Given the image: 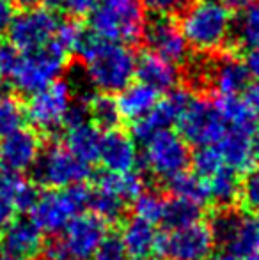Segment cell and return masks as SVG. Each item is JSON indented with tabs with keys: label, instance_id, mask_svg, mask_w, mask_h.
Segmentation results:
<instances>
[{
	"label": "cell",
	"instance_id": "obj_25",
	"mask_svg": "<svg viewBox=\"0 0 259 260\" xmlns=\"http://www.w3.org/2000/svg\"><path fill=\"white\" fill-rule=\"evenodd\" d=\"M94 188L103 189L107 193H112L123 202L135 200L142 191H144V181L138 174H112V172H103L96 177Z\"/></svg>",
	"mask_w": 259,
	"mask_h": 260
},
{
	"label": "cell",
	"instance_id": "obj_3",
	"mask_svg": "<svg viewBox=\"0 0 259 260\" xmlns=\"http://www.w3.org/2000/svg\"><path fill=\"white\" fill-rule=\"evenodd\" d=\"M94 36L112 43L130 45L146 30V9L142 0H100L89 13Z\"/></svg>",
	"mask_w": 259,
	"mask_h": 260
},
{
	"label": "cell",
	"instance_id": "obj_42",
	"mask_svg": "<svg viewBox=\"0 0 259 260\" xmlns=\"http://www.w3.org/2000/svg\"><path fill=\"white\" fill-rule=\"evenodd\" d=\"M245 101H247V105L254 110V113L259 115V82L250 83V87L245 92Z\"/></svg>",
	"mask_w": 259,
	"mask_h": 260
},
{
	"label": "cell",
	"instance_id": "obj_41",
	"mask_svg": "<svg viewBox=\"0 0 259 260\" xmlns=\"http://www.w3.org/2000/svg\"><path fill=\"white\" fill-rule=\"evenodd\" d=\"M14 14L16 13L11 6V0H0V32H7Z\"/></svg>",
	"mask_w": 259,
	"mask_h": 260
},
{
	"label": "cell",
	"instance_id": "obj_13",
	"mask_svg": "<svg viewBox=\"0 0 259 260\" xmlns=\"http://www.w3.org/2000/svg\"><path fill=\"white\" fill-rule=\"evenodd\" d=\"M107 223L94 214H80L57 236L66 260H93L107 241Z\"/></svg>",
	"mask_w": 259,
	"mask_h": 260
},
{
	"label": "cell",
	"instance_id": "obj_31",
	"mask_svg": "<svg viewBox=\"0 0 259 260\" xmlns=\"http://www.w3.org/2000/svg\"><path fill=\"white\" fill-rule=\"evenodd\" d=\"M199 218H200L199 206L188 202V200L176 199L174 197L172 200H167L165 214H163L162 223L169 230H174V229H181V226H188L192 223H197Z\"/></svg>",
	"mask_w": 259,
	"mask_h": 260
},
{
	"label": "cell",
	"instance_id": "obj_47",
	"mask_svg": "<svg viewBox=\"0 0 259 260\" xmlns=\"http://www.w3.org/2000/svg\"><path fill=\"white\" fill-rule=\"evenodd\" d=\"M25 2H28V4H36V2H39V0H25Z\"/></svg>",
	"mask_w": 259,
	"mask_h": 260
},
{
	"label": "cell",
	"instance_id": "obj_34",
	"mask_svg": "<svg viewBox=\"0 0 259 260\" xmlns=\"http://www.w3.org/2000/svg\"><path fill=\"white\" fill-rule=\"evenodd\" d=\"M126 202H123L121 199H118L112 193H107L103 189H91V200L89 207L93 209V214L98 216L100 219H103L105 223L118 221L125 212Z\"/></svg>",
	"mask_w": 259,
	"mask_h": 260
},
{
	"label": "cell",
	"instance_id": "obj_20",
	"mask_svg": "<svg viewBox=\"0 0 259 260\" xmlns=\"http://www.w3.org/2000/svg\"><path fill=\"white\" fill-rule=\"evenodd\" d=\"M135 76L140 83L148 85L156 92H172L180 80L178 68L163 58L156 57L155 53L148 52L140 58H137V71Z\"/></svg>",
	"mask_w": 259,
	"mask_h": 260
},
{
	"label": "cell",
	"instance_id": "obj_18",
	"mask_svg": "<svg viewBox=\"0 0 259 260\" xmlns=\"http://www.w3.org/2000/svg\"><path fill=\"white\" fill-rule=\"evenodd\" d=\"M41 154V140L31 129H18L0 142V165L14 174L34 168Z\"/></svg>",
	"mask_w": 259,
	"mask_h": 260
},
{
	"label": "cell",
	"instance_id": "obj_32",
	"mask_svg": "<svg viewBox=\"0 0 259 260\" xmlns=\"http://www.w3.org/2000/svg\"><path fill=\"white\" fill-rule=\"evenodd\" d=\"M236 39L247 50L259 46V0L243 9L235 23Z\"/></svg>",
	"mask_w": 259,
	"mask_h": 260
},
{
	"label": "cell",
	"instance_id": "obj_19",
	"mask_svg": "<svg viewBox=\"0 0 259 260\" xmlns=\"http://www.w3.org/2000/svg\"><path fill=\"white\" fill-rule=\"evenodd\" d=\"M138 151L135 145V138L126 135L121 129H110L101 138L100 161L107 172L112 174H131L137 167Z\"/></svg>",
	"mask_w": 259,
	"mask_h": 260
},
{
	"label": "cell",
	"instance_id": "obj_48",
	"mask_svg": "<svg viewBox=\"0 0 259 260\" xmlns=\"http://www.w3.org/2000/svg\"><path fill=\"white\" fill-rule=\"evenodd\" d=\"M0 260H11V258H7V257H0Z\"/></svg>",
	"mask_w": 259,
	"mask_h": 260
},
{
	"label": "cell",
	"instance_id": "obj_2",
	"mask_svg": "<svg viewBox=\"0 0 259 260\" xmlns=\"http://www.w3.org/2000/svg\"><path fill=\"white\" fill-rule=\"evenodd\" d=\"M180 28L188 46L200 53L220 52L235 30L231 9L220 0H195L185 9Z\"/></svg>",
	"mask_w": 259,
	"mask_h": 260
},
{
	"label": "cell",
	"instance_id": "obj_11",
	"mask_svg": "<svg viewBox=\"0 0 259 260\" xmlns=\"http://www.w3.org/2000/svg\"><path fill=\"white\" fill-rule=\"evenodd\" d=\"M73 106V90L68 82H55L46 89L28 96L25 119L39 131L52 133L66 124Z\"/></svg>",
	"mask_w": 259,
	"mask_h": 260
},
{
	"label": "cell",
	"instance_id": "obj_24",
	"mask_svg": "<svg viewBox=\"0 0 259 260\" xmlns=\"http://www.w3.org/2000/svg\"><path fill=\"white\" fill-rule=\"evenodd\" d=\"M158 101V92L140 82H131L116 98V105H118L121 119L131 120L133 124L149 115Z\"/></svg>",
	"mask_w": 259,
	"mask_h": 260
},
{
	"label": "cell",
	"instance_id": "obj_33",
	"mask_svg": "<svg viewBox=\"0 0 259 260\" xmlns=\"http://www.w3.org/2000/svg\"><path fill=\"white\" fill-rule=\"evenodd\" d=\"M25 108L20 101L7 92H0V138L16 133L23 127Z\"/></svg>",
	"mask_w": 259,
	"mask_h": 260
},
{
	"label": "cell",
	"instance_id": "obj_44",
	"mask_svg": "<svg viewBox=\"0 0 259 260\" xmlns=\"http://www.w3.org/2000/svg\"><path fill=\"white\" fill-rule=\"evenodd\" d=\"M252 154H254V161L259 163V126L256 127L252 135Z\"/></svg>",
	"mask_w": 259,
	"mask_h": 260
},
{
	"label": "cell",
	"instance_id": "obj_50",
	"mask_svg": "<svg viewBox=\"0 0 259 260\" xmlns=\"http://www.w3.org/2000/svg\"><path fill=\"white\" fill-rule=\"evenodd\" d=\"M257 212H259V211H257Z\"/></svg>",
	"mask_w": 259,
	"mask_h": 260
},
{
	"label": "cell",
	"instance_id": "obj_6",
	"mask_svg": "<svg viewBox=\"0 0 259 260\" xmlns=\"http://www.w3.org/2000/svg\"><path fill=\"white\" fill-rule=\"evenodd\" d=\"M63 20L48 7H28L14 14L7 39L18 53H32L52 45Z\"/></svg>",
	"mask_w": 259,
	"mask_h": 260
},
{
	"label": "cell",
	"instance_id": "obj_36",
	"mask_svg": "<svg viewBox=\"0 0 259 260\" xmlns=\"http://www.w3.org/2000/svg\"><path fill=\"white\" fill-rule=\"evenodd\" d=\"M190 4L192 0H142V6L148 9V13H151L155 18H169V20L174 14L185 13Z\"/></svg>",
	"mask_w": 259,
	"mask_h": 260
},
{
	"label": "cell",
	"instance_id": "obj_8",
	"mask_svg": "<svg viewBox=\"0 0 259 260\" xmlns=\"http://www.w3.org/2000/svg\"><path fill=\"white\" fill-rule=\"evenodd\" d=\"M142 161L156 179L170 182L192 165V152L185 138L169 129L144 142Z\"/></svg>",
	"mask_w": 259,
	"mask_h": 260
},
{
	"label": "cell",
	"instance_id": "obj_23",
	"mask_svg": "<svg viewBox=\"0 0 259 260\" xmlns=\"http://www.w3.org/2000/svg\"><path fill=\"white\" fill-rule=\"evenodd\" d=\"M119 241L126 255L137 260H144L158 251L160 234L155 230V225L133 218L123 225Z\"/></svg>",
	"mask_w": 259,
	"mask_h": 260
},
{
	"label": "cell",
	"instance_id": "obj_29",
	"mask_svg": "<svg viewBox=\"0 0 259 260\" xmlns=\"http://www.w3.org/2000/svg\"><path fill=\"white\" fill-rule=\"evenodd\" d=\"M87 110H89V119L98 127H105L107 131L116 129V126L121 120L116 100L108 94H98L87 100Z\"/></svg>",
	"mask_w": 259,
	"mask_h": 260
},
{
	"label": "cell",
	"instance_id": "obj_17",
	"mask_svg": "<svg viewBox=\"0 0 259 260\" xmlns=\"http://www.w3.org/2000/svg\"><path fill=\"white\" fill-rule=\"evenodd\" d=\"M43 232L28 218L13 219L0 232V250L11 260H31L41 255Z\"/></svg>",
	"mask_w": 259,
	"mask_h": 260
},
{
	"label": "cell",
	"instance_id": "obj_21",
	"mask_svg": "<svg viewBox=\"0 0 259 260\" xmlns=\"http://www.w3.org/2000/svg\"><path fill=\"white\" fill-rule=\"evenodd\" d=\"M252 135L254 131L229 127L227 133L222 137V140L213 145L218 151V154H220L225 167L235 170L236 174L243 170H249L250 165L254 163Z\"/></svg>",
	"mask_w": 259,
	"mask_h": 260
},
{
	"label": "cell",
	"instance_id": "obj_35",
	"mask_svg": "<svg viewBox=\"0 0 259 260\" xmlns=\"http://www.w3.org/2000/svg\"><path fill=\"white\" fill-rule=\"evenodd\" d=\"M192 167H194L195 174L203 179L211 177L213 174H217L218 170L225 168L224 161H222L218 151L210 145V147H200L197 149L195 154H192Z\"/></svg>",
	"mask_w": 259,
	"mask_h": 260
},
{
	"label": "cell",
	"instance_id": "obj_4",
	"mask_svg": "<svg viewBox=\"0 0 259 260\" xmlns=\"http://www.w3.org/2000/svg\"><path fill=\"white\" fill-rule=\"evenodd\" d=\"M91 188L83 184L68 189H48L38 197L28 211V219L41 232L63 234L66 226L80 216L83 207H89Z\"/></svg>",
	"mask_w": 259,
	"mask_h": 260
},
{
	"label": "cell",
	"instance_id": "obj_28",
	"mask_svg": "<svg viewBox=\"0 0 259 260\" xmlns=\"http://www.w3.org/2000/svg\"><path fill=\"white\" fill-rule=\"evenodd\" d=\"M21 184L23 179L20 177V174L0 167V232L13 221V214L16 211L14 199Z\"/></svg>",
	"mask_w": 259,
	"mask_h": 260
},
{
	"label": "cell",
	"instance_id": "obj_27",
	"mask_svg": "<svg viewBox=\"0 0 259 260\" xmlns=\"http://www.w3.org/2000/svg\"><path fill=\"white\" fill-rule=\"evenodd\" d=\"M169 188L176 199L188 200V202L195 204V206H199V207L211 202L206 179L199 177L197 174H188V172H185L180 177L172 179V181L169 182Z\"/></svg>",
	"mask_w": 259,
	"mask_h": 260
},
{
	"label": "cell",
	"instance_id": "obj_39",
	"mask_svg": "<svg viewBox=\"0 0 259 260\" xmlns=\"http://www.w3.org/2000/svg\"><path fill=\"white\" fill-rule=\"evenodd\" d=\"M38 197L39 195L36 186L23 181V184L20 186V189L16 193V199H14V207H16V211H31L36 200H38Z\"/></svg>",
	"mask_w": 259,
	"mask_h": 260
},
{
	"label": "cell",
	"instance_id": "obj_45",
	"mask_svg": "<svg viewBox=\"0 0 259 260\" xmlns=\"http://www.w3.org/2000/svg\"><path fill=\"white\" fill-rule=\"evenodd\" d=\"M208 260H240V258H236V257H233V255H229V253H218V255H211Z\"/></svg>",
	"mask_w": 259,
	"mask_h": 260
},
{
	"label": "cell",
	"instance_id": "obj_15",
	"mask_svg": "<svg viewBox=\"0 0 259 260\" xmlns=\"http://www.w3.org/2000/svg\"><path fill=\"white\" fill-rule=\"evenodd\" d=\"M144 36L149 52L174 66L185 62L190 55V46L180 25L169 18H155L151 23L146 25Z\"/></svg>",
	"mask_w": 259,
	"mask_h": 260
},
{
	"label": "cell",
	"instance_id": "obj_30",
	"mask_svg": "<svg viewBox=\"0 0 259 260\" xmlns=\"http://www.w3.org/2000/svg\"><path fill=\"white\" fill-rule=\"evenodd\" d=\"M165 206L167 199L158 191H142L137 199L133 200V212L135 218L142 219V221L149 223V225H156V223H162L163 214H165Z\"/></svg>",
	"mask_w": 259,
	"mask_h": 260
},
{
	"label": "cell",
	"instance_id": "obj_22",
	"mask_svg": "<svg viewBox=\"0 0 259 260\" xmlns=\"http://www.w3.org/2000/svg\"><path fill=\"white\" fill-rule=\"evenodd\" d=\"M101 138L103 135H101L100 127L93 120H83V122L68 126L64 147L75 157H78L82 163L91 165L100 159Z\"/></svg>",
	"mask_w": 259,
	"mask_h": 260
},
{
	"label": "cell",
	"instance_id": "obj_12",
	"mask_svg": "<svg viewBox=\"0 0 259 260\" xmlns=\"http://www.w3.org/2000/svg\"><path fill=\"white\" fill-rule=\"evenodd\" d=\"M213 248V234L203 221L169 230L158 241V253L167 260H208Z\"/></svg>",
	"mask_w": 259,
	"mask_h": 260
},
{
	"label": "cell",
	"instance_id": "obj_10",
	"mask_svg": "<svg viewBox=\"0 0 259 260\" xmlns=\"http://www.w3.org/2000/svg\"><path fill=\"white\" fill-rule=\"evenodd\" d=\"M178 127L185 142L195 145L197 149L218 144L229 129L218 112L215 100L195 96H192L190 103L185 108Z\"/></svg>",
	"mask_w": 259,
	"mask_h": 260
},
{
	"label": "cell",
	"instance_id": "obj_40",
	"mask_svg": "<svg viewBox=\"0 0 259 260\" xmlns=\"http://www.w3.org/2000/svg\"><path fill=\"white\" fill-rule=\"evenodd\" d=\"M20 53L13 48L11 45H0V76L2 78H9L13 73L14 66L18 62Z\"/></svg>",
	"mask_w": 259,
	"mask_h": 260
},
{
	"label": "cell",
	"instance_id": "obj_38",
	"mask_svg": "<svg viewBox=\"0 0 259 260\" xmlns=\"http://www.w3.org/2000/svg\"><path fill=\"white\" fill-rule=\"evenodd\" d=\"M52 9L68 11L71 14H89L100 0H45Z\"/></svg>",
	"mask_w": 259,
	"mask_h": 260
},
{
	"label": "cell",
	"instance_id": "obj_1",
	"mask_svg": "<svg viewBox=\"0 0 259 260\" xmlns=\"http://www.w3.org/2000/svg\"><path fill=\"white\" fill-rule=\"evenodd\" d=\"M76 55L83 64L85 80L101 94H119L133 82L137 57L128 45L85 34Z\"/></svg>",
	"mask_w": 259,
	"mask_h": 260
},
{
	"label": "cell",
	"instance_id": "obj_46",
	"mask_svg": "<svg viewBox=\"0 0 259 260\" xmlns=\"http://www.w3.org/2000/svg\"><path fill=\"white\" fill-rule=\"evenodd\" d=\"M243 260H259V250H257V251H254L252 255H249V257L243 258Z\"/></svg>",
	"mask_w": 259,
	"mask_h": 260
},
{
	"label": "cell",
	"instance_id": "obj_5",
	"mask_svg": "<svg viewBox=\"0 0 259 260\" xmlns=\"http://www.w3.org/2000/svg\"><path fill=\"white\" fill-rule=\"evenodd\" d=\"M66 62H68V53L57 48L55 45L32 53H20L9 76L11 83L16 87L18 92L32 96L52 83L59 82L57 78L64 71Z\"/></svg>",
	"mask_w": 259,
	"mask_h": 260
},
{
	"label": "cell",
	"instance_id": "obj_43",
	"mask_svg": "<svg viewBox=\"0 0 259 260\" xmlns=\"http://www.w3.org/2000/svg\"><path fill=\"white\" fill-rule=\"evenodd\" d=\"M229 9H235V11H243L247 9L249 6H252L256 0H222Z\"/></svg>",
	"mask_w": 259,
	"mask_h": 260
},
{
	"label": "cell",
	"instance_id": "obj_7",
	"mask_svg": "<svg viewBox=\"0 0 259 260\" xmlns=\"http://www.w3.org/2000/svg\"><path fill=\"white\" fill-rule=\"evenodd\" d=\"M210 230L215 244L236 258H247L259 250V221L238 209H218L210 221Z\"/></svg>",
	"mask_w": 259,
	"mask_h": 260
},
{
	"label": "cell",
	"instance_id": "obj_16",
	"mask_svg": "<svg viewBox=\"0 0 259 260\" xmlns=\"http://www.w3.org/2000/svg\"><path fill=\"white\" fill-rule=\"evenodd\" d=\"M250 75L245 60L236 57H220L204 69V82L210 83L217 98H240L250 87Z\"/></svg>",
	"mask_w": 259,
	"mask_h": 260
},
{
	"label": "cell",
	"instance_id": "obj_9",
	"mask_svg": "<svg viewBox=\"0 0 259 260\" xmlns=\"http://www.w3.org/2000/svg\"><path fill=\"white\" fill-rule=\"evenodd\" d=\"M32 170L34 181L48 189H68L83 184L91 175L89 165L82 163L59 144H52L41 151Z\"/></svg>",
	"mask_w": 259,
	"mask_h": 260
},
{
	"label": "cell",
	"instance_id": "obj_37",
	"mask_svg": "<svg viewBox=\"0 0 259 260\" xmlns=\"http://www.w3.org/2000/svg\"><path fill=\"white\" fill-rule=\"evenodd\" d=\"M240 200L245 209L259 211V170H252L245 175L240 186Z\"/></svg>",
	"mask_w": 259,
	"mask_h": 260
},
{
	"label": "cell",
	"instance_id": "obj_14",
	"mask_svg": "<svg viewBox=\"0 0 259 260\" xmlns=\"http://www.w3.org/2000/svg\"><path fill=\"white\" fill-rule=\"evenodd\" d=\"M190 100L192 94L185 89H174L172 92L165 94V98L156 103L149 115L133 124V137L140 142H148L156 133L169 131L170 126L180 122Z\"/></svg>",
	"mask_w": 259,
	"mask_h": 260
},
{
	"label": "cell",
	"instance_id": "obj_26",
	"mask_svg": "<svg viewBox=\"0 0 259 260\" xmlns=\"http://www.w3.org/2000/svg\"><path fill=\"white\" fill-rule=\"evenodd\" d=\"M208 189H210L211 202H217L224 207H229L236 199H240V186L242 182L238 181V174L231 168H222L217 174L206 179Z\"/></svg>",
	"mask_w": 259,
	"mask_h": 260
},
{
	"label": "cell",
	"instance_id": "obj_49",
	"mask_svg": "<svg viewBox=\"0 0 259 260\" xmlns=\"http://www.w3.org/2000/svg\"><path fill=\"white\" fill-rule=\"evenodd\" d=\"M94 260H98V258H94Z\"/></svg>",
	"mask_w": 259,
	"mask_h": 260
}]
</instances>
